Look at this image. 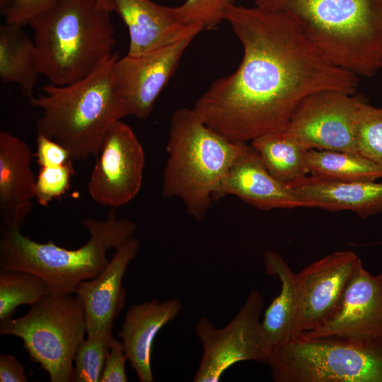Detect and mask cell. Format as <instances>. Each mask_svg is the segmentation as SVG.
I'll use <instances>...</instances> for the list:
<instances>
[{"label":"cell","instance_id":"cell-26","mask_svg":"<svg viewBox=\"0 0 382 382\" xmlns=\"http://www.w3.org/2000/svg\"><path fill=\"white\" fill-rule=\"evenodd\" d=\"M112 339V331L98 332L87 335V338L81 342L76 352L71 381L98 382L100 381Z\"/></svg>","mask_w":382,"mask_h":382},{"label":"cell","instance_id":"cell-18","mask_svg":"<svg viewBox=\"0 0 382 382\" xmlns=\"http://www.w3.org/2000/svg\"><path fill=\"white\" fill-rule=\"evenodd\" d=\"M114 11L126 25L129 35L127 54L137 56L173 43L202 30L185 26L177 18L173 7L151 0H112Z\"/></svg>","mask_w":382,"mask_h":382},{"label":"cell","instance_id":"cell-12","mask_svg":"<svg viewBox=\"0 0 382 382\" xmlns=\"http://www.w3.org/2000/svg\"><path fill=\"white\" fill-rule=\"evenodd\" d=\"M198 33H191L173 43L148 52L117 59L112 79L127 115L146 119L154 103L177 69L187 47Z\"/></svg>","mask_w":382,"mask_h":382},{"label":"cell","instance_id":"cell-8","mask_svg":"<svg viewBox=\"0 0 382 382\" xmlns=\"http://www.w3.org/2000/svg\"><path fill=\"white\" fill-rule=\"evenodd\" d=\"M86 333V311L75 294L50 291L24 316L0 323V334L22 339L30 360L48 373L51 382L71 381Z\"/></svg>","mask_w":382,"mask_h":382},{"label":"cell","instance_id":"cell-15","mask_svg":"<svg viewBox=\"0 0 382 382\" xmlns=\"http://www.w3.org/2000/svg\"><path fill=\"white\" fill-rule=\"evenodd\" d=\"M234 195L262 210L313 208L288 184L274 178L252 146L236 159L213 195L216 201Z\"/></svg>","mask_w":382,"mask_h":382},{"label":"cell","instance_id":"cell-4","mask_svg":"<svg viewBox=\"0 0 382 382\" xmlns=\"http://www.w3.org/2000/svg\"><path fill=\"white\" fill-rule=\"evenodd\" d=\"M118 58L113 53L83 79L64 86L49 83L29 99L32 107L42 111L37 134L64 146L72 160L97 156L109 128L127 116L112 79Z\"/></svg>","mask_w":382,"mask_h":382},{"label":"cell","instance_id":"cell-27","mask_svg":"<svg viewBox=\"0 0 382 382\" xmlns=\"http://www.w3.org/2000/svg\"><path fill=\"white\" fill-rule=\"evenodd\" d=\"M357 152L382 166V108L361 105L356 125Z\"/></svg>","mask_w":382,"mask_h":382},{"label":"cell","instance_id":"cell-16","mask_svg":"<svg viewBox=\"0 0 382 382\" xmlns=\"http://www.w3.org/2000/svg\"><path fill=\"white\" fill-rule=\"evenodd\" d=\"M140 248L132 236L115 249L112 258L95 278L81 282L74 294L81 299L86 315L87 335L112 331L115 319L125 305L123 278Z\"/></svg>","mask_w":382,"mask_h":382},{"label":"cell","instance_id":"cell-11","mask_svg":"<svg viewBox=\"0 0 382 382\" xmlns=\"http://www.w3.org/2000/svg\"><path fill=\"white\" fill-rule=\"evenodd\" d=\"M88 184L92 199L116 208L129 203L141 187L145 157L132 128L118 120L103 139Z\"/></svg>","mask_w":382,"mask_h":382},{"label":"cell","instance_id":"cell-33","mask_svg":"<svg viewBox=\"0 0 382 382\" xmlns=\"http://www.w3.org/2000/svg\"><path fill=\"white\" fill-rule=\"evenodd\" d=\"M0 381H28L23 365L15 357L6 354L0 355Z\"/></svg>","mask_w":382,"mask_h":382},{"label":"cell","instance_id":"cell-25","mask_svg":"<svg viewBox=\"0 0 382 382\" xmlns=\"http://www.w3.org/2000/svg\"><path fill=\"white\" fill-rule=\"evenodd\" d=\"M50 291L47 284L33 273L0 270V323L11 318L18 306H32Z\"/></svg>","mask_w":382,"mask_h":382},{"label":"cell","instance_id":"cell-29","mask_svg":"<svg viewBox=\"0 0 382 382\" xmlns=\"http://www.w3.org/2000/svg\"><path fill=\"white\" fill-rule=\"evenodd\" d=\"M74 173L72 160L60 166L40 167L35 187L37 202L46 207L59 199L69 190Z\"/></svg>","mask_w":382,"mask_h":382},{"label":"cell","instance_id":"cell-32","mask_svg":"<svg viewBox=\"0 0 382 382\" xmlns=\"http://www.w3.org/2000/svg\"><path fill=\"white\" fill-rule=\"evenodd\" d=\"M36 157L40 167L60 166L72 160L64 146L38 134L36 139Z\"/></svg>","mask_w":382,"mask_h":382},{"label":"cell","instance_id":"cell-22","mask_svg":"<svg viewBox=\"0 0 382 382\" xmlns=\"http://www.w3.org/2000/svg\"><path fill=\"white\" fill-rule=\"evenodd\" d=\"M38 70L33 40L21 25L6 23L0 26V79L18 85L28 98L33 97Z\"/></svg>","mask_w":382,"mask_h":382},{"label":"cell","instance_id":"cell-9","mask_svg":"<svg viewBox=\"0 0 382 382\" xmlns=\"http://www.w3.org/2000/svg\"><path fill=\"white\" fill-rule=\"evenodd\" d=\"M264 303L260 293L253 291L225 327L217 328L205 317L197 320L195 331L203 352L194 382H218L241 361L268 363L270 350L260 320Z\"/></svg>","mask_w":382,"mask_h":382},{"label":"cell","instance_id":"cell-1","mask_svg":"<svg viewBox=\"0 0 382 382\" xmlns=\"http://www.w3.org/2000/svg\"><path fill=\"white\" fill-rule=\"evenodd\" d=\"M224 21L242 45L241 62L214 81L192 109L227 139L245 144L284 130L299 105L316 92L355 93L359 77L329 61L282 13L233 5Z\"/></svg>","mask_w":382,"mask_h":382},{"label":"cell","instance_id":"cell-24","mask_svg":"<svg viewBox=\"0 0 382 382\" xmlns=\"http://www.w3.org/2000/svg\"><path fill=\"white\" fill-rule=\"evenodd\" d=\"M306 160L310 175L347 182L382 179V166L358 153L311 149Z\"/></svg>","mask_w":382,"mask_h":382},{"label":"cell","instance_id":"cell-5","mask_svg":"<svg viewBox=\"0 0 382 382\" xmlns=\"http://www.w3.org/2000/svg\"><path fill=\"white\" fill-rule=\"evenodd\" d=\"M90 234L81 247L71 250L52 241L42 243L24 236L21 229L1 226L0 270H18L41 277L51 291L74 294L82 282L96 277L109 262L107 253L117 248L133 234L137 225L118 219L115 209L105 220L81 221Z\"/></svg>","mask_w":382,"mask_h":382},{"label":"cell","instance_id":"cell-21","mask_svg":"<svg viewBox=\"0 0 382 382\" xmlns=\"http://www.w3.org/2000/svg\"><path fill=\"white\" fill-rule=\"evenodd\" d=\"M267 274L277 277L280 282L279 294L265 310L262 327L270 350L293 337L301 306V289L296 274L283 257L272 250L263 253Z\"/></svg>","mask_w":382,"mask_h":382},{"label":"cell","instance_id":"cell-23","mask_svg":"<svg viewBox=\"0 0 382 382\" xmlns=\"http://www.w3.org/2000/svg\"><path fill=\"white\" fill-rule=\"evenodd\" d=\"M250 143L267 170L281 182L290 185L310 173L308 150L286 130L262 135Z\"/></svg>","mask_w":382,"mask_h":382},{"label":"cell","instance_id":"cell-19","mask_svg":"<svg viewBox=\"0 0 382 382\" xmlns=\"http://www.w3.org/2000/svg\"><path fill=\"white\" fill-rule=\"evenodd\" d=\"M181 302L176 299L132 306L125 315L118 336L128 360L140 382H153L151 352L158 332L180 313Z\"/></svg>","mask_w":382,"mask_h":382},{"label":"cell","instance_id":"cell-2","mask_svg":"<svg viewBox=\"0 0 382 382\" xmlns=\"http://www.w3.org/2000/svg\"><path fill=\"white\" fill-rule=\"evenodd\" d=\"M291 18L332 63L359 76L382 70V0H255Z\"/></svg>","mask_w":382,"mask_h":382},{"label":"cell","instance_id":"cell-3","mask_svg":"<svg viewBox=\"0 0 382 382\" xmlns=\"http://www.w3.org/2000/svg\"><path fill=\"white\" fill-rule=\"evenodd\" d=\"M110 12L98 0H57L28 23L40 74L64 86L92 73L113 54Z\"/></svg>","mask_w":382,"mask_h":382},{"label":"cell","instance_id":"cell-6","mask_svg":"<svg viewBox=\"0 0 382 382\" xmlns=\"http://www.w3.org/2000/svg\"><path fill=\"white\" fill-rule=\"evenodd\" d=\"M246 146L216 133L192 108L178 109L170 119L162 196L180 199L190 216L202 220L214 194Z\"/></svg>","mask_w":382,"mask_h":382},{"label":"cell","instance_id":"cell-30","mask_svg":"<svg viewBox=\"0 0 382 382\" xmlns=\"http://www.w3.org/2000/svg\"><path fill=\"white\" fill-rule=\"evenodd\" d=\"M128 358L122 342L112 339L106 357L100 382H127L125 363Z\"/></svg>","mask_w":382,"mask_h":382},{"label":"cell","instance_id":"cell-20","mask_svg":"<svg viewBox=\"0 0 382 382\" xmlns=\"http://www.w3.org/2000/svg\"><path fill=\"white\" fill-rule=\"evenodd\" d=\"M289 185L313 208L351 211L363 219L382 212V182L340 181L310 175Z\"/></svg>","mask_w":382,"mask_h":382},{"label":"cell","instance_id":"cell-17","mask_svg":"<svg viewBox=\"0 0 382 382\" xmlns=\"http://www.w3.org/2000/svg\"><path fill=\"white\" fill-rule=\"evenodd\" d=\"M28 145L7 132H0V212L3 224L21 229L35 198L36 179Z\"/></svg>","mask_w":382,"mask_h":382},{"label":"cell","instance_id":"cell-13","mask_svg":"<svg viewBox=\"0 0 382 382\" xmlns=\"http://www.w3.org/2000/svg\"><path fill=\"white\" fill-rule=\"evenodd\" d=\"M300 335L311 338L382 336V272L371 274L361 260L335 307L311 330Z\"/></svg>","mask_w":382,"mask_h":382},{"label":"cell","instance_id":"cell-35","mask_svg":"<svg viewBox=\"0 0 382 382\" xmlns=\"http://www.w3.org/2000/svg\"><path fill=\"white\" fill-rule=\"evenodd\" d=\"M100 5L107 11L112 12L114 11L112 0H98Z\"/></svg>","mask_w":382,"mask_h":382},{"label":"cell","instance_id":"cell-14","mask_svg":"<svg viewBox=\"0 0 382 382\" xmlns=\"http://www.w3.org/2000/svg\"><path fill=\"white\" fill-rule=\"evenodd\" d=\"M360 261L353 251H336L296 274L301 306L292 339L311 330L335 307Z\"/></svg>","mask_w":382,"mask_h":382},{"label":"cell","instance_id":"cell-34","mask_svg":"<svg viewBox=\"0 0 382 382\" xmlns=\"http://www.w3.org/2000/svg\"><path fill=\"white\" fill-rule=\"evenodd\" d=\"M13 0H0V10L1 15L6 16L7 11L11 6Z\"/></svg>","mask_w":382,"mask_h":382},{"label":"cell","instance_id":"cell-10","mask_svg":"<svg viewBox=\"0 0 382 382\" xmlns=\"http://www.w3.org/2000/svg\"><path fill=\"white\" fill-rule=\"evenodd\" d=\"M364 101L338 90L316 92L299 105L284 130L307 150L357 153L356 125Z\"/></svg>","mask_w":382,"mask_h":382},{"label":"cell","instance_id":"cell-28","mask_svg":"<svg viewBox=\"0 0 382 382\" xmlns=\"http://www.w3.org/2000/svg\"><path fill=\"white\" fill-rule=\"evenodd\" d=\"M236 0H186L173 7L179 21L185 26L213 29L222 21L226 10L236 5Z\"/></svg>","mask_w":382,"mask_h":382},{"label":"cell","instance_id":"cell-31","mask_svg":"<svg viewBox=\"0 0 382 382\" xmlns=\"http://www.w3.org/2000/svg\"><path fill=\"white\" fill-rule=\"evenodd\" d=\"M57 0H13L5 17L7 23L22 25L52 6Z\"/></svg>","mask_w":382,"mask_h":382},{"label":"cell","instance_id":"cell-7","mask_svg":"<svg viewBox=\"0 0 382 382\" xmlns=\"http://www.w3.org/2000/svg\"><path fill=\"white\" fill-rule=\"evenodd\" d=\"M267 364L275 382H382V336L299 335L274 347Z\"/></svg>","mask_w":382,"mask_h":382}]
</instances>
